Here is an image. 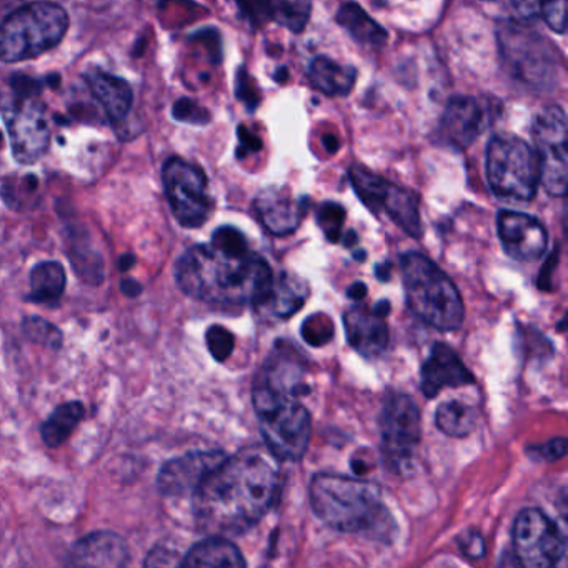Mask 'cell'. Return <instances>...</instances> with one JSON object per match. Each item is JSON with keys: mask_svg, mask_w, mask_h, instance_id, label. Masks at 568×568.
<instances>
[{"mask_svg": "<svg viewBox=\"0 0 568 568\" xmlns=\"http://www.w3.org/2000/svg\"><path fill=\"white\" fill-rule=\"evenodd\" d=\"M420 410L408 395L392 394L381 412V442L385 458L395 470H407L420 445Z\"/></svg>", "mask_w": 568, "mask_h": 568, "instance_id": "cell-12", "label": "cell"}, {"mask_svg": "<svg viewBox=\"0 0 568 568\" xmlns=\"http://www.w3.org/2000/svg\"><path fill=\"white\" fill-rule=\"evenodd\" d=\"M254 407L268 452L281 462L301 460L312 432L311 414L301 398L254 395Z\"/></svg>", "mask_w": 568, "mask_h": 568, "instance_id": "cell-8", "label": "cell"}, {"mask_svg": "<svg viewBox=\"0 0 568 568\" xmlns=\"http://www.w3.org/2000/svg\"><path fill=\"white\" fill-rule=\"evenodd\" d=\"M165 195L179 224L187 229L201 227L212 211L207 178L197 165L182 159H171L162 171Z\"/></svg>", "mask_w": 568, "mask_h": 568, "instance_id": "cell-13", "label": "cell"}, {"mask_svg": "<svg viewBox=\"0 0 568 568\" xmlns=\"http://www.w3.org/2000/svg\"><path fill=\"white\" fill-rule=\"evenodd\" d=\"M308 287L302 278L291 274H281L272 278L267 294L255 304L258 314L264 317L288 318L304 307Z\"/></svg>", "mask_w": 568, "mask_h": 568, "instance_id": "cell-22", "label": "cell"}, {"mask_svg": "<svg viewBox=\"0 0 568 568\" xmlns=\"http://www.w3.org/2000/svg\"><path fill=\"white\" fill-rule=\"evenodd\" d=\"M129 564V548L124 538L112 531H95L79 540L71 551L75 567H124Z\"/></svg>", "mask_w": 568, "mask_h": 568, "instance_id": "cell-21", "label": "cell"}, {"mask_svg": "<svg viewBox=\"0 0 568 568\" xmlns=\"http://www.w3.org/2000/svg\"><path fill=\"white\" fill-rule=\"evenodd\" d=\"M0 112L8 128L16 161L24 165L36 164L51 144L44 105L31 92H21L16 88L12 94L0 99Z\"/></svg>", "mask_w": 568, "mask_h": 568, "instance_id": "cell-9", "label": "cell"}, {"mask_svg": "<svg viewBox=\"0 0 568 568\" xmlns=\"http://www.w3.org/2000/svg\"><path fill=\"white\" fill-rule=\"evenodd\" d=\"M335 21L358 44L382 48L387 42V31L355 2L342 4L335 16Z\"/></svg>", "mask_w": 568, "mask_h": 568, "instance_id": "cell-26", "label": "cell"}, {"mask_svg": "<svg viewBox=\"0 0 568 568\" xmlns=\"http://www.w3.org/2000/svg\"><path fill=\"white\" fill-rule=\"evenodd\" d=\"M511 6L521 19L538 18L537 0H511Z\"/></svg>", "mask_w": 568, "mask_h": 568, "instance_id": "cell-42", "label": "cell"}, {"mask_svg": "<svg viewBox=\"0 0 568 568\" xmlns=\"http://www.w3.org/2000/svg\"><path fill=\"white\" fill-rule=\"evenodd\" d=\"M500 114V102L490 98L457 95L448 101L442 115L438 135L450 148H470Z\"/></svg>", "mask_w": 568, "mask_h": 568, "instance_id": "cell-15", "label": "cell"}, {"mask_svg": "<svg viewBox=\"0 0 568 568\" xmlns=\"http://www.w3.org/2000/svg\"><path fill=\"white\" fill-rule=\"evenodd\" d=\"M205 338H207L209 351H211L212 357H214L215 361H227L232 352H234V335H232L227 328L221 327V325H214V327L209 328Z\"/></svg>", "mask_w": 568, "mask_h": 568, "instance_id": "cell-34", "label": "cell"}, {"mask_svg": "<svg viewBox=\"0 0 568 568\" xmlns=\"http://www.w3.org/2000/svg\"><path fill=\"white\" fill-rule=\"evenodd\" d=\"M515 557L528 568H550L565 554V538L548 515L538 508H525L514 521Z\"/></svg>", "mask_w": 568, "mask_h": 568, "instance_id": "cell-14", "label": "cell"}, {"mask_svg": "<svg viewBox=\"0 0 568 568\" xmlns=\"http://www.w3.org/2000/svg\"><path fill=\"white\" fill-rule=\"evenodd\" d=\"M435 424H437L438 430L444 432L448 437H467L475 430L477 415H475L474 408L464 402H445L435 414Z\"/></svg>", "mask_w": 568, "mask_h": 568, "instance_id": "cell-29", "label": "cell"}, {"mask_svg": "<svg viewBox=\"0 0 568 568\" xmlns=\"http://www.w3.org/2000/svg\"><path fill=\"white\" fill-rule=\"evenodd\" d=\"M348 178H351L352 187L357 192L358 199L374 214L384 212L405 234L415 239L420 237L422 224L420 212H418L420 201L414 192L392 184L387 179L374 174L362 165L351 168Z\"/></svg>", "mask_w": 568, "mask_h": 568, "instance_id": "cell-10", "label": "cell"}, {"mask_svg": "<svg viewBox=\"0 0 568 568\" xmlns=\"http://www.w3.org/2000/svg\"><path fill=\"white\" fill-rule=\"evenodd\" d=\"M535 154L540 169V184L547 194L565 197L568 185L567 115L558 105L545 109L535 119Z\"/></svg>", "mask_w": 568, "mask_h": 568, "instance_id": "cell-11", "label": "cell"}, {"mask_svg": "<svg viewBox=\"0 0 568 568\" xmlns=\"http://www.w3.org/2000/svg\"><path fill=\"white\" fill-rule=\"evenodd\" d=\"M24 332L36 344L48 345V347H61L62 334L58 327L49 324L44 318H26Z\"/></svg>", "mask_w": 568, "mask_h": 568, "instance_id": "cell-33", "label": "cell"}, {"mask_svg": "<svg viewBox=\"0 0 568 568\" xmlns=\"http://www.w3.org/2000/svg\"><path fill=\"white\" fill-rule=\"evenodd\" d=\"M400 265L410 311L437 331L460 328L465 312L454 282L430 258L417 252L405 254Z\"/></svg>", "mask_w": 568, "mask_h": 568, "instance_id": "cell-4", "label": "cell"}, {"mask_svg": "<svg viewBox=\"0 0 568 568\" xmlns=\"http://www.w3.org/2000/svg\"><path fill=\"white\" fill-rule=\"evenodd\" d=\"M179 287L197 301L217 305L257 304L271 287L267 262L248 248L242 232L221 227L207 245H195L175 267Z\"/></svg>", "mask_w": 568, "mask_h": 568, "instance_id": "cell-2", "label": "cell"}, {"mask_svg": "<svg viewBox=\"0 0 568 568\" xmlns=\"http://www.w3.org/2000/svg\"><path fill=\"white\" fill-rule=\"evenodd\" d=\"M241 14L251 22L254 28H261L268 19V0H235Z\"/></svg>", "mask_w": 568, "mask_h": 568, "instance_id": "cell-36", "label": "cell"}, {"mask_svg": "<svg viewBox=\"0 0 568 568\" xmlns=\"http://www.w3.org/2000/svg\"><path fill=\"white\" fill-rule=\"evenodd\" d=\"M69 29V16L61 6L34 2L6 16L0 24V61L18 64L54 49Z\"/></svg>", "mask_w": 568, "mask_h": 568, "instance_id": "cell-5", "label": "cell"}, {"mask_svg": "<svg viewBox=\"0 0 568 568\" xmlns=\"http://www.w3.org/2000/svg\"><path fill=\"white\" fill-rule=\"evenodd\" d=\"M262 151V141L257 135L252 134L245 128H239V158H245V155L255 154V152Z\"/></svg>", "mask_w": 568, "mask_h": 568, "instance_id": "cell-40", "label": "cell"}, {"mask_svg": "<svg viewBox=\"0 0 568 568\" xmlns=\"http://www.w3.org/2000/svg\"><path fill=\"white\" fill-rule=\"evenodd\" d=\"M64 267L59 262H41L31 272V295L36 304H55L65 291Z\"/></svg>", "mask_w": 568, "mask_h": 568, "instance_id": "cell-27", "label": "cell"}, {"mask_svg": "<svg viewBox=\"0 0 568 568\" xmlns=\"http://www.w3.org/2000/svg\"><path fill=\"white\" fill-rule=\"evenodd\" d=\"M485 171L491 192L501 201L530 202L540 185L537 154L517 135H495L488 142Z\"/></svg>", "mask_w": 568, "mask_h": 568, "instance_id": "cell-6", "label": "cell"}, {"mask_svg": "<svg viewBox=\"0 0 568 568\" xmlns=\"http://www.w3.org/2000/svg\"><path fill=\"white\" fill-rule=\"evenodd\" d=\"M174 554H169L165 548L159 547L155 550L151 551L148 560H145V565L148 567H159V565H174Z\"/></svg>", "mask_w": 568, "mask_h": 568, "instance_id": "cell-43", "label": "cell"}, {"mask_svg": "<svg viewBox=\"0 0 568 568\" xmlns=\"http://www.w3.org/2000/svg\"><path fill=\"white\" fill-rule=\"evenodd\" d=\"M85 81L95 101L102 105L112 122H121L128 118L134 94L124 79L115 78L101 69H92L85 74Z\"/></svg>", "mask_w": 568, "mask_h": 568, "instance_id": "cell-23", "label": "cell"}, {"mask_svg": "<svg viewBox=\"0 0 568 568\" xmlns=\"http://www.w3.org/2000/svg\"><path fill=\"white\" fill-rule=\"evenodd\" d=\"M311 501L325 525L345 534L372 530L387 515L381 487L358 478L317 475L312 480Z\"/></svg>", "mask_w": 568, "mask_h": 568, "instance_id": "cell-3", "label": "cell"}, {"mask_svg": "<svg viewBox=\"0 0 568 568\" xmlns=\"http://www.w3.org/2000/svg\"><path fill=\"white\" fill-rule=\"evenodd\" d=\"M224 458L225 454L221 450L191 452L174 458L159 471V490L172 497L194 494L205 475L214 470Z\"/></svg>", "mask_w": 568, "mask_h": 568, "instance_id": "cell-17", "label": "cell"}, {"mask_svg": "<svg viewBox=\"0 0 568 568\" xmlns=\"http://www.w3.org/2000/svg\"><path fill=\"white\" fill-rule=\"evenodd\" d=\"M534 450H537L547 460L555 462L564 457L565 452H567V440L564 437L551 438L550 442L541 445V447L534 448Z\"/></svg>", "mask_w": 568, "mask_h": 568, "instance_id": "cell-41", "label": "cell"}, {"mask_svg": "<svg viewBox=\"0 0 568 568\" xmlns=\"http://www.w3.org/2000/svg\"><path fill=\"white\" fill-rule=\"evenodd\" d=\"M317 222L331 242H338L344 231L345 209L335 202H325L317 212Z\"/></svg>", "mask_w": 568, "mask_h": 568, "instance_id": "cell-31", "label": "cell"}, {"mask_svg": "<svg viewBox=\"0 0 568 568\" xmlns=\"http://www.w3.org/2000/svg\"><path fill=\"white\" fill-rule=\"evenodd\" d=\"M174 114L175 118L181 119V121L197 122V124H205V122L211 119V115H209L204 109L199 108L197 104L187 101V99H184V101L175 105Z\"/></svg>", "mask_w": 568, "mask_h": 568, "instance_id": "cell-39", "label": "cell"}, {"mask_svg": "<svg viewBox=\"0 0 568 568\" xmlns=\"http://www.w3.org/2000/svg\"><path fill=\"white\" fill-rule=\"evenodd\" d=\"M365 295H367V288L364 284L352 285L351 291H348V297L355 298V301H362Z\"/></svg>", "mask_w": 568, "mask_h": 568, "instance_id": "cell-44", "label": "cell"}, {"mask_svg": "<svg viewBox=\"0 0 568 568\" xmlns=\"http://www.w3.org/2000/svg\"><path fill=\"white\" fill-rule=\"evenodd\" d=\"M311 14L312 0H268V19L295 34L307 28Z\"/></svg>", "mask_w": 568, "mask_h": 568, "instance_id": "cell-30", "label": "cell"}, {"mask_svg": "<svg viewBox=\"0 0 568 568\" xmlns=\"http://www.w3.org/2000/svg\"><path fill=\"white\" fill-rule=\"evenodd\" d=\"M497 229L504 251L511 258L535 262L547 251V231L531 215L514 211L498 212Z\"/></svg>", "mask_w": 568, "mask_h": 568, "instance_id": "cell-16", "label": "cell"}, {"mask_svg": "<svg viewBox=\"0 0 568 568\" xmlns=\"http://www.w3.org/2000/svg\"><path fill=\"white\" fill-rule=\"evenodd\" d=\"M255 214L274 235H288L297 231L307 211V202L294 199L284 189H265L255 197Z\"/></svg>", "mask_w": 568, "mask_h": 568, "instance_id": "cell-19", "label": "cell"}, {"mask_svg": "<svg viewBox=\"0 0 568 568\" xmlns=\"http://www.w3.org/2000/svg\"><path fill=\"white\" fill-rule=\"evenodd\" d=\"M501 62L514 81L531 91H545L557 81V49L531 29L505 22L498 31Z\"/></svg>", "mask_w": 568, "mask_h": 568, "instance_id": "cell-7", "label": "cell"}, {"mask_svg": "<svg viewBox=\"0 0 568 568\" xmlns=\"http://www.w3.org/2000/svg\"><path fill=\"white\" fill-rule=\"evenodd\" d=\"M420 381L425 397L434 398L444 388L470 385L474 384L475 378L450 347L435 344L432 347L430 357L422 367Z\"/></svg>", "mask_w": 568, "mask_h": 568, "instance_id": "cell-20", "label": "cell"}, {"mask_svg": "<svg viewBox=\"0 0 568 568\" xmlns=\"http://www.w3.org/2000/svg\"><path fill=\"white\" fill-rule=\"evenodd\" d=\"M311 84L328 98H345L351 94L357 81V69L342 65L332 59L318 55L308 65Z\"/></svg>", "mask_w": 568, "mask_h": 568, "instance_id": "cell-24", "label": "cell"}, {"mask_svg": "<svg viewBox=\"0 0 568 568\" xmlns=\"http://www.w3.org/2000/svg\"><path fill=\"white\" fill-rule=\"evenodd\" d=\"M237 98L247 105L251 111L257 109V105L261 104V92H258L257 84H255L254 79L241 69L237 74Z\"/></svg>", "mask_w": 568, "mask_h": 568, "instance_id": "cell-37", "label": "cell"}, {"mask_svg": "<svg viewBox=\"0 0 568 568\" xmlns=\"http://www.w3.org/2000/svg\"><path fill=\"white\" fill-rule=\"evenodd\" d=\"M181 565L191 568H242L245 567V560L234 544L214 535L209 540L194 545Z\"/></svg>", "mask_w": 568, "mask_h": 568, "instance_id": "cell-25", "label": "cell"}, {"mask_svg": "<svg viewBox=\"0 0 568 568\" xmlns=\"http://www.w3.org/2000/svg\"><path fill=\"white\" fill-rule=\"evenodd\" d=\"M565 4L567 0H537L538 18L557 34L565 32Z\"/></svg>", "mask_w": 568, "mask_h": 568, "instance_id": "cell-35", "label": "cell"}, {"mask_svg": "<svg viewBox=\"0 0 568 568\" xmlns=\"http://www.w3.org/2000/svg\"><path fill=\"white\" fill-rule=\"evenodd\" d=\"M82 417H84V405L81 402H68V404L59 405L42 425L44 444L51 448L61 447L71 437Z\"/></svg>", "mask_w": 568, "mask_h": 568, "instance_id": "cell-28", "label": "cell"}, {"mask_svg": "<svg viewBox=\"0 0 568 568\" xmlns=\"http://www.w3.org/2000/svg\"><path fill=\"white\" fill-rule=\"evenodd\" d=\"M390 305L381 302L374 308L352 307L345 314V334L352 348L367 358L384 354L388 345L387 317Z\"/></svg>", "mask_w": 568, "mask_h": 568, "instance_id": "cell-18", "label": "cell"}, {"mask_svg": "<svg viewBox=\"0 0 568 568\" xmlns=\"http://www.w3.org/2000/svg\"><path fill=\"white\" fill-rule=\"evenodd\" d=\"M278 490L281 470L274 455L244 448L225 457L195 488V520L205 534H244L271 510Z\"/></svg>", "mask_w": 568, "mask_h": 568, "instance_id": "cell-1", "label": "cell"}, {"mask_svg": "<svg viewBox=\"0 0 568 568\" xmlns=\"http://www.w3.org/2000/svg\"><path fill=\"white\" fill-rule=\"evenodd\" d=\"M302 337L305 338L308 345L322 347V345L328 344L332 337H334V324H332L327 315H312L302 325Z\"/></svg>", "mask_w": 568, "mask_h": 568, "instance_id": "cell-32", "label": "cell"}, {"mask_svg": "<svg viewBox=\"0 0 568 568\" xmlns=\"http://www.w3.org/2000/svg\"><path fill=\"white\" fill-rule=\"evenodd\" d=\"M458 547H460L462 554L471 560H478L485 555V540L478 531H465L458 540Z\"/></svg>", "mask_w": 568, "mask_h": 568, "instance_id": "cell-38", "label": "cell"}]
</instances>
